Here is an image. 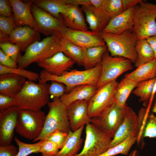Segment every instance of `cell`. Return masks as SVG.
Wrapping results in <instances>:
<instances>
[{"instance_id":"19","label":"cell","mask_w":156,"mask_h":156,"mask_svg":"<svg viewBox=\"0 0 156 156\" xmlns=\"http://www.w3.org/2000/svg\"><path fill=\"white\" fill-rule=\"evenodd\" d=\"M40 33L28 26L17 27L9 36L8 42L18 45L25 52L30 45L40 41Z\"/></svg>"},{"instance_id":"41","label":"cell","mask_w":156,"mask_h":156,"mask_svg":"<svg viewBox=\"0 0 156 156\" xmlns=\"http://www.w3.org/2000/svg\"><path fill=\"white\" fill-rule=\"evenodd\" d=\"M59 149L55 144L46 139L40 146L38 153H41L42 156H53Z\"/></svg>"},{"instance_id":"11","label":"cell","mask_w":156,"mask_h":156,"mask_svg":"<svg viewBox=\"0 0 156 156\" xmlns=\"http://www.w3.org/2000/svg\"><path fill=\"white\" fill-rule=\"evenodd\" d=\"M118 83L114 81L98 88L88 102V114L92 118L100 114L115 102V95Z\"/></svg>"},{"instance_id":"48","label":"cell","mask_w":156,"mask_h":156,"mask_svg":"<svg viewBox=\"0 0 156 156\" xmlns=\"http://www.w3.org/2000/svg\"><path fill=\"white\" fill-rule=\"evenodd\" d=\"M124 7L125 10L130 8L138 4L142 0H122Z\"/></svg>"},{"instance_id":"44","label":"cell","mask_w":156,"mask_h":156,"mask_svg":"<svg viewBox=\"0 0 156 156\" xmlns=\"http://www.w3.org/2000/svg\"><path fill=\"white\" fill-rule=\"evenodd\" d=\"M14 98L0 93V111L14 106Z\"/></svg>"},{"instance_id":"47","label":"cell","mask_w":156,"mask_h":156,"mask_svg":"<svg viewBox=\"0 0 156 156\" xmlns=\"http://www.w3.org/2000/svg\"><path fill=\"white\" fill-rule=\"evenodd\" d=\"M18 151V149L12 144L0 146V156H16Z\"/></svg>"},{"instance_id":"50","label":"cell","mask_w":156,"mask_h":156,"mask_svg":"<svg viewBox=\"0 0 156 156\" xmlns=\"http://www.w3.org/2000/svg\"><path fill=\"white\" fill-rule=\"evenodd\" d=\"M152 111L156 114V98L153 107Z\"/></svg>"},{"instance_id":"43","label":"cell","mask_w":156,"mask_h":156,"mask_svg":"<svg viewBox=\"0 0 156 156\" xmlns=\"http://www.w3.org/2000/svg\"><path fill=\"white\" fill-rule=\"evenodd\" d=\"M103 0H67L68 3L74 5H91L101 9Z\"/></svg>"},{"instance_id":"25","label":"cell","mask_w":156,"mask_h":156,"mask_svg":"<svg viewBox=\"0 0 156 156\" xmlns=\"http://www.w3.org/2000/svg\"><path fill=\"white\" fill-rule=\"evenodd\" d=\"M84 127L74 131L70 129L63 147L53 156H74L77 154L83 141L81 135Z\"/></svg>"},{"instance_id":"13","label":"cell","mask_w":156,"mask_h":156,"mask_svg":"<svg viewBox=\"0 0 156 156\" xmlns=\"http://www.w3.org/2000/svg\"><path fill=\"white\" fill-rule=\"evenodd\" d=\"M139 122L138 116L126 104L123 117L112 139L109 148L122 142L130 136L138 137L139 132Z\"/></svg>"},{"instance_id":"14","label":"cell","mask_w":156,"mask_h":156,"mask_svg":"<svg viewBox=\"0 0 156 156\" xmlns=\"http://www.w3.org/2000/svg\"><path fill=\"white\" fill-rule=\"evenodd\" d=\"M19 109L13 106L0 111V146L10 144L14 136Z\"/></svg>"},{"instance_id":"37","label":"cell","mask_w":156,"mask_h":156,"mask_svg":"<svg viewBox=\"0 0 156 156\" xmlns=\"http://www.w3.org/2000/svg\"><path fill=\"white\" fill-rule=\"evenodd\" d=\"M14 140L18 146V152L16 156H27L32 153H38L40 146L44 140H40L35 143L28 144L21 141L16 137Z\"/></svg>"},{"instance_id":"7","label":"cell","mask_w":156,"mask_h":156,"mask_svg":"<svg viewBox=\"0 0 156 156\" xmlns=\"http://www.w3.org/2000/svg\"><path fill=\"white\" fill-rule=\"evenodd\" d=\"M46 116L41 110L20 109L15 130L21 137L33 140L41 133Z\"/></svg>"},{"instance_id":"38","label":"cell","mask_w":156,"mask_h":156,"mask_svg":"<svg viewBox=\"0 0 156 156\" xmlns=\"http://www.w3.org/2000/svg\"><path fill=\"white\" fill-rule=\"evenodd\" d=\"M0 49L12 60L17 63L22 55L20 47L17 44L9 42L0 43Z\"/></svg>"},{"instance_id":"17","label":"cell","mask_w":156,"mask_h":156,"mask_svg":"<svg viewBox=\"0 0 156 156\" xmlns=\"http://www.w3.org/2000/svg\"><path fill=\"white\" fill-rule=\"evenodd\" d=\"M9 1L12 5L14 21L16 26H28L39 31V28L31 12L33 0L25 2L20 0Z\"/></svg>"},{"instance_id":"51","label":"cell","mask_w":156,"mask_h":156,"mask_svg":"<svg viewBox=\"0 0 156 156\" xmlns=\"http://www.w3.org/2000/svg\"><path fill=\"white\" fill-rule=\"evenodd\" d=\"M130 156H139V155L137 154L136 152L135 151H134L132 153H131Z\"/></svg>"},{"instance_id":"49","label":"cell","mask_w":156,"mask_h":156,"mask_svg":"<svg viewBox=\"0 0 156 156\" xmlns=\"http://www.w3.org/2000/svg\"><path fill=\"white\" fill-rule=\"evenodd\" d=\"M146 40L153 49L156 59V34L147 38Z\"/></svg>"},{"instance_id":"4","label":"cell","mask_w":156,"mask_h":156,"mask_svg":"<svg viewBox=\"0 0 156 156\" xmlns=\"http://www.w3.org/2000/svg\"><path fill=\"white\" fill-rule=\"evenodd\" d=\"M100 34L112 57H123L135 64L138 55L135 49L137 39L132 30H126L119 35L101 32Z\"/></svg>"},{"instance_id":"40","label":"cell","mask_w":156,"mask_h":156,"mask_svg":"<svg viewBox=\"0 0 156 156\" xmlns=\"http://www.w3.org/2000/svg\"><path fill=\"white\" fill-rule=\"evenodd\" d=\"M66 87L63 83L56 81H51L48 92L50 96L54 98H60L66 93Z\"/></svg>"},{"instance_id":"29","label":"cell","mask_w":156,"mask_h":156,"mask_svg":"<svg viewBox=\"0 0 156 156\" xmlns=\"http://www.w3.org/2000/svg\"><path fill=\"white\" fill-rule=\"evenodd\" d=\"M135 49L138 59L135 64L137 68L155 59L154 52L146 39L137 40Z\"/></svg>"},{"instance_id":"18","label":"cell","mask_w":156,"mask_h":156,"mask_svg":"<svg viewBox=\"0 0 156 156\" xmlns=\"http://www.w3.org/2000/svg\"><path fill=\"white\" fill-rule=\"evenodd\" d=\"M75 62L62 52L37 63L40 67L53 75L60 76L71 68Z\"/></svg>"},{"instance_id":"5","label":"cell","mask_w":156,"mask_h":156,"mask_svg":"<svg viewBox=\"0 0 156 156\" xmlns=\"http://www.w3.org/2000/svg\"><path fill=\"white\" fill-rule=\"evenodd\" d=\"M47 105L49 110L46 116L43 129L40 135L33 140V142L44 140L49 135L57 130L68 133L70 129L66 106L60 99L54 98Z\"/></svg>"},{"instance_id":"21","label":"cell","mask_w":156,"mask_h":156,"mask_svg":"<svg viewBox=\"0 0 156 156\" xmlns=\"http://www.w3.org/2000/svg\"><path fill=\"white\" fill-rule=\"evenodd\" d=\"M86 20L91 31L99 33L106 27L111 18L101 9L91 5H82Z\"/></svg>"},{"instance_id":"28","label":"cell","mask_w":156,"mask_h":156,"mask_svg":"<svg viewBox=\"0 0 156 156\" xmlns=\"http://www.w3.org/2000/svg\"><path fill=\"white\" fill-rule=\"evenodd\" d=\"M83 50L82 65L86 70L92 69L101 62L103 55L107 51V47L105 45L89 47Z\"/></svg>"},{"instance_id":"45","label":"cell","mask_w":156,"mask_h":156,"mask_svg":"<svg viewBox=\"0 0 156 156\" xmlns=\"http://www.w3.org/2000/svg\"><path fill=\"white\" fill-rule=\"evenodd\" d=\"M0 64L12 68L18 67V63L6 55L0 49Z\"/></svg>"},{"instance_id":"22","label":"cell","mask_w":156,"mask_h":156,"mask_svg":"<svg viewBox=\"0 0 156 156\" xmlns=\"http://www.w3.org/2000/svg\"><path fill=\"white\" fill-rule=\"evenodd\" d=\"M26 79L14 74L0 75V93L14 98L23 88Z\"/></svg>"},{"instance_id":"10","label":"cell","mask_w":156,"mask_h":156,"mask_svg":"<svg viewBox=\"0 0 156 156\" xmlns=\"http://www.w3.org/2000/svg\"><path fill=\"white\" fill-rule=\"evenodd\" d=\"M86 134L83 149L74 156H98L109 148L112 139L91 123L86 125Z\"/></svg>"},{"instance_id":"32","label":"cell","mask_w":156,"mask_h":156,"mask_svg":"<svg viewBox=\"0 0 156 156\" xmlns=\"http://www.w3.org/2000/svg\"><path fill=\"white\" fill-rule=\"evenodd\" d=\"M156 78L138 83L133 91L134 94L139 98V101L146 105L153 90Z\"/></svg>"},{"instance_id":"8","label":"cell","mask_w":156,"mask_h":156,"mask_svg":"<svg viewBox=\"0 0 156 156\" xmlns=\"http://www.w3.org/2000/svg\"><path fill=\"white\" fill-rule=\"evenodd\" d=\"M101 63L102 69L97 89L107 83L116 81L121 74L133 68L130 60L120 57H112L107 50L104 54Z\"/></svg>"},{"instance_id":"15","label":"cell","mask_w":156,"mask_h":156,"mask_svg":"<svg viewBox=\"0 0 156 156\" xmlns=\"http://www.w3.org/2000/svg\"><path fill=\"white\" fill-rule=\"evenodd\" d=\"M61 36L83 49L106 45L100 33H96L91 31L75 30L68 28Z\"/></svg>"},{"instance_id":"36","label":"cell","mask_w":156,"mask_h":156,"mask_svg":"<svg viewBox=\"0 0 156 156\" xmlns=\"http://www.w3.org/2000/svg\"><path fill=\"white\" fill-rule=\"evenodd\" d=\"M14 74L18 75L27 79L28 80L36 81H38L40 74L25 68L18 67L12 68L6 67L0 64V75L7 74Z\"/></svg>"},{"instance_id":"6","label":"cell","mask_w":156,"mask_h":156,"mask_svg":"<svg viewBox=\"0 0 156 156\" xmlns=\"http://www.w3.org/2000/svg\"><path fill=\"white\" fill-rule=\"evenodd\" d=\"M156 4L143 0L136 7L132 31L137 40L156 34Z\"/></svg>"},{"instance_id":"20","label":"cell","mask_w":156,"mask_h":156,"mask_svg":"<svg viewBox=\"0 0 156 156\" xmlns=\"http://www.w3.org/2000/svg\"><path fill=\"white\" fill-rule=\"evenodd\" d=\"M137 5L129 8L111 18L102 31L119 35L126 30H132L134 24V14Z\"/></svg>"},{"instance_id":"23","label":"cell","mask_w":156,"mask_h":156,"mask_svg":"<svg viewBox=\"0 0 156 156\" xmlns=\"http://www.w3.org/2000/svg\"><path fill=\"white\" fill-rule=\"evenodd\" d=\"M83 11L79 6L70 4L61 15L62 20L68 28L73 29L88 31Z\"/></svg>"},{"instance_id":"24","label":"cell","mask_w":156,"mask_h":156,"mask_svg":"<svg viewBox=\"0 0 156 156\" xmlns=\"http://www.w3.org/2000/svg\"><path fill=\"white\" fill-rule=\"evenodd\" d=\"M96 86L86 84L78 86L65 94L60 99L67 106L72 102L78 100L88 101L97 90Z\"/></svg>"},{"instance_id":"26","label":"cell","mask_w":156,"mask_h":156,"mask_svg":"<svg viewBox=\"0 0 156 156\" xmlns=\"http://www.w3.org/2000/svg\"><path fill=\"white\" fill-rule=\"evenodd\" d=\"M124 77L137 83L156 78V59L140 66L131 73L125 74Z\"/></svg>"},{"instance_id":"39","label":"cell","mask_w":156,"mask_h":156,"mask_svg":"<svg viewBox=\"0 0 156 156\" xmlns=\"http://www.w3.org/2000/svg\"><path fill=\"white\" fill-rule=\"evenodd\" d=\"M147 119V120L146 122L144 121V123L139 122V124L144 123L143 129L142 132L143 136V137L151 138H156V117L153 113H152L148 115Z\"/></svg>"},{"instance_id":"42","label":"cell","mask_w":156,"mask_h":156,"mask_svg":"<svg viewBox=\"0 0 156 156\" xmlns=\"http://www.w3.org/2000/svg\"><path fill=\"white\" fill-rule=\"evenodd\" d=\"M67 135V133L57 130L49 135L46 139L53 142L60 149L65 142Z\"/></svg>"},{"instance_id":"1","label":"cell","mask_w":156,"mask_h":156,"mask_svg":"<svg viewBox=\"0 0 156 156\" xmlns=\"http://www.w3.org/2000/svg\"><path fill=\"white\" fill-rule=\"evenodd\" d=\"M102 67L101 63L90 69L84 70L73 69L70 71L65 72L60 76L52 75L43 70L39 74L38 83H43L53 80L62 82L65 85L66 93H67L73 88L78 86L86 84L97 86L100 76Z\"/></svg>"},{"instance_id":"34","label":"cell","mask_w":156,"mask_h":156,"mask_svg":"<svg viewBox=\"0 0 156 156\" xmlns=\"http://www.w3.org/2000/svg\"><path fill=\"white\" fill-rule=\"evenodd\" d=\"M101 9L111 19L126 10L122 0H103Z\"/></svg>"},{"instance_id":"35","label":"cell","mask_w":156,"mask_h":156,"mask_svg":"<svg viewBox=\"0 0 156 156\" xmlns=\"http://www.w3.org/2000/svg\"><path fill=\"white\" fill-rule=\"evenodd\" d=\"M17 27L13 17L0 15V41L8 42L9 36Z\"/></svg>"},{"instance_id":"30","label":"cell","mask_w":156,"mask_h":156,"mask_svg":"<svg viewBox=\"0 0 156 156\" xmlns=\"http://www.w3.org/2000/svg\"><path fill=\"white\" fill-rule=\"evenodd\" d=\"M137 83L125 77L121 80L118 83L115 95V102L118 105L125 106L127 99Z\"/></svg>"},{"instance_id":"33","label":"cell","mask_w":156,"mask_h":156,"mask_svg":"<svg viewBox=\"0 0 156 156\" xmlns=\"http://www.w3.org/2000/svg\"><path fill=\"white\" fill-rule=\"evenodd\" d=\"M137 137L130 136L116 145L109 148L98 156H113L118 154L127 155L133 145L137 140Z\"/></svg>"},{"instance_id":"27","label":"cell","mask_w":156,"mask_h":156,"mask_svg":"<svg viewBox=\"0 0 156 156\" xmlns=\"http://www.w3.org/2000/svg\"><path fill=\"white\" fill-rule=\"evenodd\" d=\"M35 5L51 15L62 20L61 15L66 10L70 4L67 0H33Z\"/></svg>"},{"instance_id":"9","label":"cell","mask_w":156,"mask_h":156,"mask_svg":"<svg viewBox=\"0 0 156 156\" xmlns=\"http://www.w3.org/2000/svg\"><path fill=\"white\" fill-rule=\"evenodd\" d=\"M125 107L120 106L115 102L100 114L91 118V123L112 139L123 117Z\"/></svg>"},{"instance_id":"3","label":"cell","mask_w":156,"mask_h":156,"mask_svg":"<svg viewBox=\"0 0 156 156\" xmlns=\"http://www.w3.org/2000/svg\"><path fill=\"white\" fill-rule=\"evenodd\" d=\"M61 36L55 34L30 45L18 62V67L25 68L33 63L50 57L61 52Z\"/></svg>"},{"instance_id":"2","label":"cell","mask_w":156,"mask_h":156,"mask_svg":"<svg viewBox=\"0 0 156 156\" xmlns=\"http://www.w3.org/2000/svg\"><path fill=\"white\" fill-rule=\"evenodd\" d=\"M49 86L47 82L36 83L27 80L21 91L14 97V106L20 109L41 110L50 102Z\"/></svg>"},{"instance_id":"31","label":"cell","mask_w":156,"mask_h":156,"mask_svg":"<svg viewBox=\"0 0 156 156\" xmlns=\"http://www.w3.org/2000/svg\"><path fill=\"white\" fill-rule=\"evenodd\" d=\"M61 52L79 65H82L83 51L82 48L70 42L62 36L60 41Z\"/></svg>"},{"instance_id":"12","label":"cell","mask_w":156,"mask_h":156,"mask_svg":"<svg viewBox=\"0 0 156 156\" xmlns=\"http://www.w3.org/2000/svg\"><path fill=\"white\" fill-rule=\"evenodd\" d=\"M31 11L39 28V32L47 37L55 34L62 36L68 28L62 20L56 18L33 3Z\"/></svg>"},{"instance_id":"16","label":"cell","mask_w":156,"mask_h":156,"mask_svg":"<svg viewBox=\"0 0 156 156\" xmlns=\"http://www.w3.org/2000/svg\"><path fill=\"white\" fill-rule=\"evenodd\" d=\"M88 102L86 100L74 101L66 106V111L70 130L76 131L85 125L91 123L88 112Z\"/></svg>"},{"instance_id":"46","label":"cell","mask_w":156,"mask_h":156,"mask_svg":"<svg viewBox=\"0 0 156 156\" xmlns=\"http://www.w3.org/2000/svg\"><path fill=\"white\" fill-rule=\"evenodd\" d=\"M12 8L9 0H0V15L7 17L12 16Z\"/></svg>"}]
</instances>
